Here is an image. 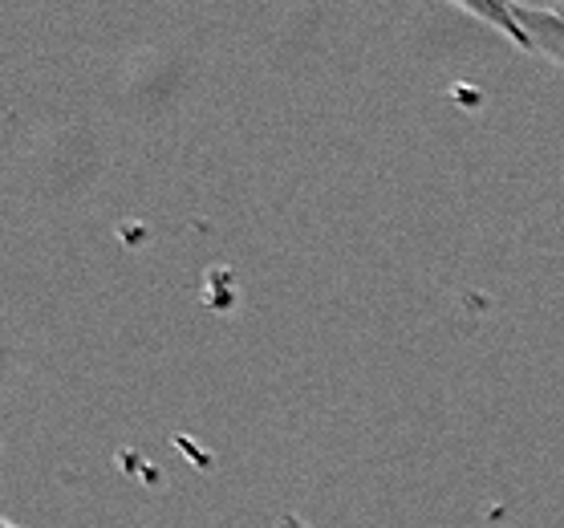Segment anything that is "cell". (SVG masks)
I'll return each instance as SVG.
<instances>
[{"label":"cell","mask_w":564,"mask_h":528,"mask_svg":"<svg viewBox=\"0 0 564 528\" xmlns=\"http://www.w3.org/2000/svg\"><path fill=\"white\" fill-rule=\"evenodd\" d=\"M516 21L524 29L528 53L564 69V9H536L516 0Z\"/></svg>","instance_id":"6da1fadb"},{"label":"cell","mask_w":564,"mask_h":528,"mask_svg":"<svg viewBox=\"0 0 564 528\" xmlns=\"http://www.w3.org/2000/svg\"><path fill=\"white\" fill-rule=\"evenodd\" d=\"M443 4L459 9V13H467V17H475L479 25H488L491 33H500V37L512 41L516 50L528 53L524 29H520V21H516V0H443Z\"/></svg>","instance_id":"7a4b0ae2"},{"label":"cell","mask_w":564,"mask_h":528,"mask_svg":"<svg viewBox=\"0 0 564 528\" xmlns=\"http://www.w3.org/2000/svg\"><path fill=\"white\" fill-rule=\"evenodd\" d=\"M276 528H313V525H308V520H301L296 513H281V516H276Z\"/></svg>","instance_id":"3957f363"},{"label":"cell","mask_w":564,"mask_h":528,"mask_svg":"<svg viewBox=\"0 0 564 528\" xmlns=\"http://www.w3.org/2000/svg\"><path fill=\"white\" fill-rule=\"evenodd\" d=\"M0 528H21V525H9V520H4V516H0Z\"/></svg>","instance_id":"277c9868"}]
</instances>
